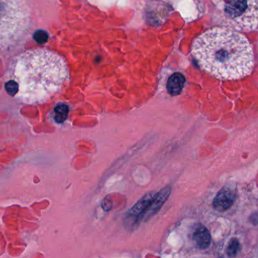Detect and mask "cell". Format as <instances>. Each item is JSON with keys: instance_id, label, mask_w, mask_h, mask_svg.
Segmentation results:
<instances>
[{"instance_id": "cell-10", "label": "cell", "mask_w": 258, "mask_h": 258, "mask_svg": "<svg viewBox=\"0 0 258 258\" xmlns=\"http://www.w3.org/2000/svg\"><path fill=\"white\" fill-rule=\"evenodd\" d=\"M34 38L37 43L43 44V43H46L48 40H49V34L46 31L40 30V31H36L34 33Z\"/></svg>"}, {"instance_id": "cell-6", "label": "cell", "mask_w": 258, "mask_h": 258, "mask_svg": "<svg viewBox=\"0 0 258 258\" xmlns=\"http://www.w3.org/2000/svg\"><path fill=\"white\" fill-rule=\"evenodd\" d=\"M185 79L180 73L173 74L167 81V89L169 94L171 96H178L180 94L185 85Z\"/></svg>"}, {"instance_id": "cell-8", "label": "cell", "mask_w": 258, "mask_h": 258, "mask_svg": "<svg viewBox=\"0 0 258 258\" xmlns=\"http://www.w3.org/2000/svg\"><path fill=\"white\" fill-rule=\"evenodd\" d=\"M55 121L58 123H63L66 121L69 115V107L66 104H58L55 108Z\"/></svg>"}, {"instance_id": "cell-2", "label": "cell", "mask_w": 258, "mask_h": 258, "mask_svg": "<svg viewBox=\"0 0 258 258\" xmlns=\"http://www.w3.org/2000/svg\"><path fill=\"white\" fill-rule=\"evenodd\" d=\"M12 78L19 85L16 96L28 104L45 102L61 90L69 78L66 61L44 49L29 51L15 62Z\"/></svg>"}, {"instance_id": "cell-1", "label": "cell", "mask_w": 258, "mask_h": 258, "mask_svg": "<svg viewBox=\"0 0 258 258\" xmlns=\"http://www.w3.org/2000/svg\"><path fill=\"white\" fill-rule=\"evenodd\" d=\"M192 54L203 70L225 81L247 76L254 64L248 40L239 33L225 28H214L198 37Z\"/></svg>"}, {"instance_id": "cell-9", "label": "cell", "mask_w": 258, "mask_h": 258, "mask_svg": "<svg viewBox=\"0 0 258 258\" xmlns=\"http://www.w3.org/2000/svg\"><path fill=\"white\" fill-rule=\"evenodd\" d=\"M6 90L10 96H16L19 92V85L16 81L10 80L6 84Z\"/></svg>"}, {"instance_id": "cell-11", "label": "cell", "mask_w": 258, "mask_h": 258, "mask_svg": "<svg viewBox=\"0 0 258 258\" xmlns=\"http://www.w3.org/2000/svg\"><path fill=\"white\" fill-rule=\"evenodd\" d=\"M238 249H239V242L238 240H232L227 247V254L229 256H235L238 253Z\"/></svg>"}, {"instance_id": "cell-7", "label": "cell", "mask_w": 258, "mask_h": 258, "mask_svg": "<svg viewBox=\"0 0 258 258\" xmlns=\"http://www.w3.org/2000/svg\"><path fill=\"white\" fill-rule=\"evenodd\" d=\"M195 241L198 247L201 249H205L208 247L211 243V235L206 228L200 226L194 233Z\"/></svg>"}, {"instance_id": "cell-3", "label": "cell", "mask_w": 258, "mask_h": 258, "mask_svg": "<svg viewBox=\"0 0 258 258\" xmlns=\"http://www.w3.org/2000/svg\"><path fill=\"white\" fill-rule=\"evenodd\" d=\"M29 22L26 0H0V46L19 38Z\"/></svg>"}, {"instance_id": "cell-5", "label": "cell", "mask_w": 258, "mask_h": 258, "mask_svg": "<svg viewBox=\"0 0 258 258\" xmlns=\"http://www.w3.org/2000/svg\"><path fill=\"white\" fill-rule=\"evenodd\" d=\"M235 191L231 188H223L219 191L214 201V209L218 211H225L229 209L235 201Z\"/></svg>"}, {"instance_id": "cell-4", "label": "cell", "mask_w": 258, "mask_h": 258, "mask_svg": "<svg viewBox=\"0 0 258 258\" xmlns=\"http://www.w3.org/2000/svg\"><path fill=\"white\" fill-rule=\"evenodd\" d=\"M252 0H229L226 4L225 11L229 19H233L237 23L247 26L246 19L248 20L250 25H253V20L256 22V13H253V9H256V5L253 6Z\"/></svg>"}]
</instances>
